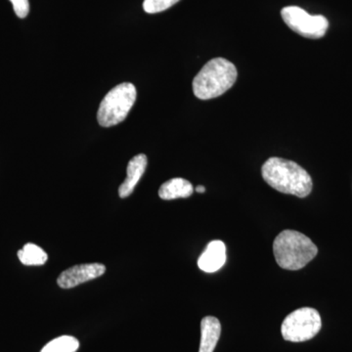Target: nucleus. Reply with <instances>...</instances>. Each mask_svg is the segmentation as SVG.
Wrapping results in <instances>:
<instances>
[{"mask_svg": "<svg viewBox=\"0 0 352 352\" xmlns=\"http://www.w3.org/2000/svg\"><path fill=\"white\" fill-rule=\"evenodd\" d=\"M18 258L24 265H43L47 261L48 256L38 245L28 243L18 252Z\"/></svg>", "mask_w": 352, "mask_h": 352, "instance_id": "f8f14e48", "label": "nucleus"}, {"mask_svg": "<svg viewBox=\"0 0 352 352\" xmlns=\"http://www.w3.org/2000/svg\"><path fill=\"white\" fill-rule=\"evenodd\" d=\"M221 333V324L214 316H207L201 322V342L199 352H214Z\"/></svg>", "mask_w": 352, "mask_h": 352, "instance_id": "9d476101", "label": "nucleus"}, {"mask_svg": "<svg viewBox=\"0 0 352 352\" xmlns=\"http://www.w3.org/2000/svg\"><path fill=\"white\" fill-rule=\"evenodd\" d=\"M106 267L101 263H85L75 265L63 271L57 279V284L62 289H72L90 280L101 277Z\"/></svg>", "mask_w": 352, "mask_h": 352, "instance_id": "0eeeda50", "label": "nucleus"}, {"mask_svg": "<svg viewBox=\"0 0 352 352\" xmlns=\"http://www.w3.org/2000/svg\"><path fill=\"white\" fill-rule=\"evenodd\" d=\"M178 1L180 0H144L143 9L148 14L163 12L166 9L175 6Z\"/></svg>", "mask_w": 352, "mask_h": 352, "instance_id": "4468645a", "label": "nucleus"}, {"mask_svg": "<svg viewBox=\"0 0 352 352\" xmlns=\"http://www.w3.org/2000/svg\"><path fill=\"white\" fill-rule=\"evenodd\" d=\"M237 76V69L230 61L214 58L194 78V94L201 100L217 98L233 87Z\"/></svg>", "mask_w": 352, "mask_h": 352, "instance_id": "f03ea898", "label": "nucleus"}, {"mask_svg": "<svg viewBox=\"0 0 352 352\" xmlns=\"http://www.w3.org/2000/svg\"><path fill=\"white\" fill-rule=\"evenodd\" d=\"M10 1L18 17L22 19L27 17L30 12L29 0H10Z\"/></svg>", "mask_w": 352, "mask_h": 352, "instance_id": "2eb2a0df", "label": "nucleus"}, {"mask_svg": "<svg viewBox=\"0 0 352 352\" xmlns=\"http://www.w3.org/2000/svg\"><path fill=\"white\" fill-rule=\"evenodd\" d=\"M281 16L289 29L303 38H323L329 28L327 18L322 15H310L298 6L285 7L282 9Z\"/></svg>", "mask_w": 352, "mask_h": 352, "instance_id": "423d86ee", "label": "nucleus"}, {"mask_svg": "<svg viewBox=\"0 0 352 352\" xmlns=\"http://www.w3.org/2000/svg\"><path fill=\"white\" fill-rule=\"evenodd\" d=\"M318 249L307 236L294 230L282 231L273 242V254L283 270H300L317 256Z\"/></svg>", "mask_w": 352, "mask_h": 352, "instance_id": "7ed1b4c3", "label": "nucleus"}, {"mask_svg": "<svg viewBox=\"0 0 352 352\" xmlns=\"http://www.w3.org/2000/svg\"><path fill=\"white\" fill-rule=\"evenodd\" d=\"M264 182L281 193L305 198L311 193V176L300 164L289 160L273 157L263 164Z\"/></svg>", "mask_w": 352, "mask_h": 352, "instance_id": "f257e3e1", "label": "nucleus"}, {"mask_svg": "<svg viewBox=\"0 0 352 352\" xmlns=\"http://www.w3.org/2000/svg\"><path fill=\"white\" fill-rule=\"evenodd\" d=\"M80 347V342L72 336L56 338L41 349V352H76Z\"/></svg>", "mask_w": 352, "mask_h": 352, "instance_id": "ddd939ff", "label": "nucleus"}, {"mask_svg": "<svg viewBox=\"0 0 352 352\" xmlns=\"http://www.w3.org/2000/svg\"><path fill=\"white\" fill-rule=\"evenodd\" d=\"M138 91L131 82L120 83L106 94L99 106L97 120L104 127L117 126L126 119L136 101Z\"/></svg>", "mask_w": 352, "mask_h": 352, "instance_id": "20e7f679", "label": "nucleus"}, {"mask_svg": "<svg viewBox=\"0 0 352 352\" xmlns=\"http://www.w3.org/2000/svg\"><path fill=\"white\" fill-rule=\"evenodd\" d=\"M196 192H197V193H205L206 188H205V187L201 186V185H200V186L196 187Z\"/></svg>", "mask_w": 352, "mask_h": 352, "instance_id": "dca6fc26", "label": "nucleus"}, {"mask_svg": "<svg viewBox=\"0 0 352 352\" xmlns=\"http://www.w3.org/2000/svg\"><path fill=\"white\" fill-rule=\"evenodd\" d=\"M320 314L311 307H302L289 314L281 326L282 337L292 342H302L314 339L320 332Z\"/></svg>", "mask_w": 352, "mask_h": 352, "instance_id": "39448f33", "label": "nucleus"}, {"mask_svg": "<svg viewBox=\"0 0 352 352\" xmlns=\"http://www.w3.org/2000/svg\"><path fill=\"white\" fill-rule=\"evenodd\" d=\"M147 164V157L144 154H139L138 156L132 157L129 161V164H127L126 179L122 183L119 188L120 198H127V197L131 195L139 180L144 175Z\"/></svg>", "mask_w": 352, "mask_h": 352, "instance_id": "1a4fd4ad", "label": "nucleus"}, {"mask_svg": "<svg viewBox=\"0 0 352 352\" xmlns=\"http://www.w3.org/2000/svg\"><path fill=\"white\" fill-rule=\"evenodd\" d=\"M194 192L193 185L184 178H173L164 182L159 190L160 198L163 200H175L188 198Z\"/></svg>", "mask_w": 352, "mask_h": 352, "instance_id": "9b49d317", "label": "nucleus"}, {"mask_svg": "<svg viewBox=\"0 0 352 352\" xmlns=\"http://www.w3.org/2000/svg\"><path fill=\"white\" fill-rule=\"evenodd\" d=\"M226 263V247L222 241L208 243L205 251L198 259V266L204 272L214 273L221 270Z\"/></svg>", "mask_w": 352, "mask_h": 352, "instance_id": "6e6552de", "label": "nucleus"}]
</instances>
